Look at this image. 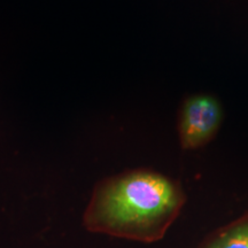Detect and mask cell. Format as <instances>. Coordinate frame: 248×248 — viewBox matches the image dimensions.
Instances as JSON below:
<instances>
[{
    "mask_svg": "<svg viewBox=\"0 0 248 248\" xmlns=\"http://www.w3.org/2000/svg\"><path fill=\"white\" fill-rule=\"evenodd\" d=\"M184 203L178 182L152 170H131L95 186L83 224L95 233L153 243L166 234Z\"/></svg>",
    "mask_w": 248,
    "mask_h": 248,
    "instance_id": "obj_1",
    "label": "cell"
},
{
    "mask_svg": "<svg viewBox=\"0 0 248 248\" xmlns=\"http://www.w3.org/2000/svg\"><path fill=\"white\" fill-rule=\"evenodd\" d=\"M221 102L209 94H193L184 99L178 109L177 132L183 150H199L208 145L223 122Z\"/></svg>",
    "mask_w": 248,
    "mask_h": 248,
    "instance_id": "obj_2",
    "label": "cell"
},
{
    "mask_svg": "<svg viewBox=\"0 0 248 248\" xmlns=\"http://www.w3.org/2000/svg\"><path fill=\"white\" fill-rule=\"evenodd\" d=\"M204 248H248V214L232 223Z\"/></svg>",
    "mask_w": 248,
    "mask_h": 248,
    "instance_id": "obj_3",
    "label": "cell"
}]
</instances>
